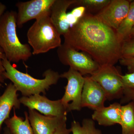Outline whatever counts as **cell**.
I'll use <instances>...</instances> for the list:
<instances>
[{"mask_svg": "<svg viewBox=\"0 0 134 134\" xmlns=\"http://www.w3.org/2000/svg\"><path fill=\"white\" fill-rule=\"evenodd\" d=\"M64 43L86 53L100 66L114 65L121 59L122 42L116 30L86 12L64 35Z\"/></svg>", "mask_w": 134, "mask_h": 134, "instance_id": "1", "label": "cell"}, {"mask_svg": "<svg viewBox=\"0 0 134 134\" xmlns=\"http://www.w3.org/2000/svg\"><path fill=\"white\" fill-rule=\"evenodd\" d=\"M2 65L4 71L2 73L5 79H9L24 97L33 95L45 94L50 86L55 85L60 78L58 72L51 69L46 70L43 74L44 78L37 79L27 73H23L16 69L7 58L2 60Z\"/></svg>", "mask_w": 134, "mask_h": 134, "instance_id": "2", "label": "cell"}, {"mask_svg": "<svg viewBox=\"0 0 134 134\" xmlns=\"http://www.w3.org/2000/svg\"><path fill=\"white\" fill-rule=\"evenodd\" d=\"M17 13L7 11L0 17V47L10 62H25L32 55L29 44L20 42L16 32Z\"/></svg>", "mask_w": 134, "mask_h": 134, "instance_id": "3", "label": "cell"}, {"mask_svg": "<svg viewBox=\"0 0 134 134\" xmlns=\"http://www.w3.org/2000/svg\"><path fill=\"white\" fill-rule=\"evenodd\" d=\"M50 12L41 16L29 28L26 36L33 55L48 52L62 45L60 35L53 24Z\"/></svg>", "mask_w": 134, "mask_h": 134, "instance_id": "4", "label": "cell"}, {"mask_svg": "<svg viewBox=\"0 0 134 134\" xmlns=\"http://www.w3.org/2000/svg\"><path fill=\"white\" fill-rule=\"evenodd\" d=\"M60 61L63 65L79 72L83 76L93 74L100 66L86 53L79 52L63 43L57 50Z\"/></svg>", "mask_w": 134, "mask_h": 134, "instance_id": "5", "label": "cell"}, {"mask_svg": "<svg viewBox=\"0 0 134 134\" xmlns=\"http://www.w3.org/2000/svg\"><path fill=\"white\" fill-rule=\"evenodd\" d=\"M122 76L114 65H104L100 66L90 77L102 87L105 93L107 100L111 101L122 97Z\"/></svg>", "mask_w": 134, "mask_h": 134, "instance_id": "6", "label": "cell"}, {"mask_svg": "<svg viewBox=\"0 0 134 134\" xmlns=\"http://www.w3.org/2000/svg\"><path fill=\"white\" fill-rule=\"evenodd\" d=\"M60 78L68 81L65 87L64 96L61 99L68 113L81 110L82 93L85 82V77L79 72L71 68L67 72L60 75Z\"/></svg>", "mask_w": 134, "mask_h": 134, "instance_id": "7", "label": "cell"}, {"mask_svg": "<svg viewBox=\"0 0 134 134\" xmlns=\"http://www.w3.org/2000/svg\"><path fill=\"white\" fill-rule=\"evenodd\" d=\"M19 100L21 104L29 109L37 110L46 116L66 117L68 113L61 99L52 100L45 96L37 94L29 97L23 96Z\"/></svg>", "mask_w": 134, "mask_h": 134, "instance_id": "8", "label": "cell"}, {"mask_svg": "<svg viewBox=\"0 0 134 134\" xmlns=\"http://www.w3.org/2000/svg\"><path fill=\"white\" fill-rule=\"evenodd\" d=\"M55 0H31L18 2L16 4L17 13L16 25L21 28L29 21L38 18L41 16L50 12Z\"/></svg>", "mask_w": 134, "mask_h": 134, "instance_id": "9", "label": "cell"}, {"mask_svg": "<svg viewBox=\"0 0 134 134\" xmlns=\"http://www.w3.org/2000/svg\"><path fill=\"white\" fill-rule=\"evenodd\" d=\"M131 1L111 0L110 3L95 16L103 23L116 30L127 16Z\"/></svg>", "mask_w": 134, "mask_h": 134, "instance_id": "10", "label": "cell"}, {"mask_svg": "<svg viewBox=\"0 0 134 134\" xmlns=\"http://www.w3.org/2000/svg\"><path fill=\"white\" fill-rule=\"evenodd\" d=\"M106 100L105 93L100 85L90 77H85L82 93V108L87 107L95 111L104 107Z\"/></svg>", "mask_w": 134, "mask_h": 134, "instance_id": "11", "label": "cell"}, {"mask_svg": "<svg viewBox=\"0 0 134 134\" xmlns=\"http://www.w3.org/2000/svg\"><path fill=\"white\" fill-rule=\"evenodd\" d=\"M29 119L34 134H53L66 122L67 117L43 115L34 110L29 109Z\"/></svg>", "mask_w": 134, "mask_h": 134, "instance_id": "12", "label": "cell"}, {"mask_svg": "<svg viewBox=\"0 0 134 134\" xmlns=\"http://www.w3.org/2000/svg\"><path fill=\"white\" fill-rule=\"evenodd\" d=\"M77 1V0H55L53 3L50 10V19L60 36L65 35L70 28L67 19V10Z\"/></svg>", "mask_w": 134, "mask_h": 134, "instance_id": "13", "label": "cell"}, {"mask_svg": "<svg viewBox=\"0 0 134 134\" xmlns=\"http://www.w3.org/2000/svg\"><path fill=\"white\" fill-rule=\"evenodd\" d=\"M17 91L14 85L10 83L2 95L0 93V128H2L3 123L9 118L12 108H20L21 104L18 98Z\"/></svg>", "mask_w": 134, "mask_h": 134, "instance_id": "14", "label": "cell"}, {"mask_svg": "<svg viewBox=\"0 0 134 134\" xmlns=\"http://www.w3.org/2000/svg\"><path fill=\"white\" fill-rule=\"evenodd\" d=\"M121 104L114 103L107 107H102L94 111L92 119L96 121L100 126H110L119 124L121 121Z\"/></svg>", "mask_w": 134, "mask_h": 134, "instance_id": "15", "label": "cell"}, {"mask_svg": "<svg viewBox=\"0 0 134 134\" xmlns=\"http://www.w3.org/2000/svg\"><path fill=\"white\" fill-rule=\"evenodd\" d=\"M15 109H14V115L4 122L6 127L14 134H34L29 119L28 113H24L25 119L17 116Z\"/></svg>", "mask_w": 134, "mask_h": 134, "instance_id": "16", "label": "cell"}, {"mask_svg": "<svg viewBox=\"0 0 134 134\" xmlns=\"http://www.w3.org/2000/svg\"><path fill=\"white\" fill-rule=\"evenodd\" d=\"M121 117L122 134H134V100L121 105Z\"/></svg>", "mask_w": 134, "mask_h": 134, "instance_id": "17", "label": "cell"}, {"mask_svg": "<svg viewBox=\"0 0 134 134\" xmlns=\"http://www.w3.org/2000/svg\"><path fill=\"white\" fill-rule=\"evenodd\" d=\"M134 27V1L130 3L128 13L119 27L116 30L117 36L122 42L129 38Z\"/></svg>", "mask_w": 134, "mask_h": 134, "instance_id": "18", "label": "cell"}, {"mask_svg": "<svg viewBox=\"0 0 134 134\" xmlns=\"http://www.w3.org/2000/svg\"><path fill=\"white\" fill-rule=\"evenodd\" d=\"M72 134H102L100 129L96 127L94 121L91 119H85L82 125L74 121L71 122L70 128Z\"/></svg>", "mask_w": 134, "mask_h": 134, "instance_id": "19", "label": "cell"}, {"mask_svg": "<svg viewBox=\"0 0 134 134\" xmlns=\"http://www.w3.org/2000/svg\"><path fill=\"white\" fill-rule=\"evenodd\" d=\"M122 95L120 104H127L134 100V72L122 75Z\"/></svg>", "mask_w": 134, "mask_h": 134, "instance_id": "20", "label": "cell"}, {"mask_svg": "<svg viewBox=\"0 0 134 134\" xmlns=\"http://www.w3.org/2000/svg\"><path fill=\"white\" fill-rule=\"evenodd\" d=\"M111 0H77L75 5L78 6H83L86 8L88 13L91 12H99L110 3Z\"/></svg>", "mask_w": 134, "mask_h": 134, "instance_id": "21", "label": "cell"}, {"mask_svg": "<svg viewBox=\"0 0 134 134\" xmlns=\"http://www.w3.org/2000/svg\"><path fill=\"white\" fill-rule=\"evenodd\" d=\"M121 56V59L134 58V38H129L122 42Z\"/></svg>", "mask_w": 134, "mask_h": 134, "instance_id": "22", "label": "cell"}, {"mask_svg": "<svg viewBox=\"0 0 134 134\" xmlns=\"http://www.w3.org/2000/svg\"><path fill=\"white\" fill-rule=\"evenodd\" d=\"M119 62L121 65L127 67L129 73L134 72V58L121 59Z\"/></svg>", "mask_w": 134, "mask_h": 134, "instance_id": "23", "label": "cell"}, {"mask_svg": "<svg viewBox=\"0 0 134 134\" xmlns=\"http://www.w3.org/2000/svg\"><path fill=\"white\" fill-rule=\"evenodd\" d=\"M86 12V8L83 6H78L75 8L70 13L76 18L80 19Z\"/></svg>", "mask_w": 134, "mask_h": 134, "instance_id": "24", "label": "cell"}, {"mask_svg": "<svg viewBox=\"0 0 134 134\" xmlns=\"http://www.w3.org/2000/svg\"><path fill=\"white\" fill-rule=\"evenodd\" d=\"M6 58V56L3 50L0 47V83H4L5 82V78L2 75V73L4 71V68L2 65V60Z\"/></svg>", "mask_w": 134, "mask_h": 134, "instance_id": "25", "label": "cell"}, {"mask_svg": "<svg viewBox=\"0 0 134 134\" xmlns=\"http://www.w3.org/2000/svg\"><path fill=\"white\" fill-rule=\"evenodd\" d=\"M71 133L70 129H68L66 123H65L56 130L53 134H70Z\"/></svg>", "mask_w": 134, "mask_h": 134, "instance_id": "26", "label": "cell"}, {"mask_svg": "<svg viewBox=\"0 0 134 134\" xmlns=\"http://www.w3.org/2000/svg\"><path fill=\"white\" fill-rule=\"evenodd\" d=\"M6 9H7L6 6L4 4L0 2V17L4 14Z\"/></svg>", "mask_w": 134, "mask_h": 134, "instance_id": "27", "label": "cell"}, {"mask_svg": "<svg viewBox=\"0 0 134 134\" xmlns=\"http://www.w3.org/2000/svg\"><path fill=\"white\" fill-rule=\"evenodd\" d=\"M3 134H14L10 132V130L7 127H5L3 130Z\"/></svg>", "mask_w": 134, "mask_h": 134, "instance_id": "28", "label": "cell"}, {"mask_svg": "<svg viewBox=\"0 0 134 134\" xmlns=\"http://www.w3.org/2000/svg\"><path fill=\"white\" fill-rule=\"evenodd\" d=\"M134 38V27L132 29L131 33H130L129 38Z\"/></svg>", "mask_w": 134, "mask_h": 134, "instance_id": "29", "label": "cell"}, {"mask_svg": "<svg viewBox=\"0 0 134 134\" xmlns=\"http://www.w3.org/2000/svg\"><path fill=\"white\" fill-rule=\"evenodd\" d=\"M1 129H2V128H0V134H1Z\"/></svg>", "mask_w": 134, "mask_h": 134, "instance_id": "30", "label": "cell"}, {"mask_svg": "<svg viewBox=\"0 0 134 134\" xmlns=\"http://www.w3.org/2000/svg\"><path fill=\"white\" fill-rule=\"evenodd\" d=\"M0 86H2V84L1 83H0Z\"/></svg>", "mask_w": 134, "mask_h": 134, "instance_id": "31", "label": "cell"}]
</instances>
